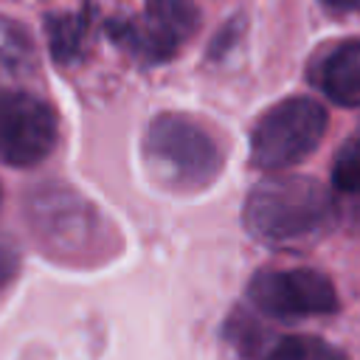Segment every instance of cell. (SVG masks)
<instances>
[{"instance_id": "7a4b0ae2", "label": "cell", "mask_w": 360, "mask_h": 360, "mask_svg": "<svg viewBox=\"0 0 360 360\" xmlns=\"http://www.w3.org/2000/svg\"><path fill=\"white\" fill-rule=\"evenodd\" d=\"M143 155L160 180H172L180 188L211 183L222 166L217 141L197 121L177 112H163L149 124Z\"/></svg>"}, {"instance_id": "277c9868", "label": "cell", "mask_w": 360, "mask_h": 360, "mask_svg": "<svg viewBox=\"0 0 360 360\" xmlns=\"http://www.w3.org/2000/svg\"><path fill=\"white\" fill-rule=\"evenodd\" d=\"M197 8L188 0H146L143 17L112 20L110 37L146 62H163L194 34Z\"/></svg>"}, {"instance_id": "52a82bcc", "label": "cell", "mask_w": 360, "mask_h": 360, "mask_svg": "<svg viewBox=\"0 0 360 360\" xmlns=\"http://www.w3.org/2000/svg\"><path fill=\"white\" fill-rule=\"evenodd\" d=\"M318 87L340 107H360V39L329 51L318 70Z\"/></svg>"}, {"instance_id": "8992f818", "label": "cell", "mask_w": 360, "mask_h": 360, "mask_svg": "<svg viewBox=\"0 0 360 360\" xmlns=\"http://www.w3.org/2000/svg\"><path fill=\"white\" fill-rule=\"evenodd\" d=\"M248 295L253 307L270 318H312L338 309V292L332 281L309 267L262 270L253 276Z\"/></svg>"}, {"instance_id": "30bf717a", "label": "cell", "mask_w": 360, "mask_h": 360, "mask_svg": "<svg viewBox=\"0 0 360 360\" xmlns=\"http://www.w3.org/2000/svg\"><path fill=\"white\" fill-rule=\"evenodd\" d=\"M332 186L340 191H360V127L335 152Z\"/></svg>"}, {"instance_id": "ba28073f", "label": "cell", "mask_w": 360, "mask_h": 360, "mask_svg": "<svg viewBox=\"0 0 360 360\" xmlns=\"http://www.w3.org/2000/svg\"><path fill=\"white\" fill-rule=\"evenodd\" d=\"M264 360H349V357L338 346L315 335H287L267 349Z\"/></svg>"}, {"instance_id": "6da1fadb", "label": "cell", "mask_w": 360, "mask_h": 360, "mask_svg": "<svg viewBox=\"0 0 360 360\" xmlns=\"http://www.w3.org/2000/svg\"><path fill=\"white\" fill-rule=\"evenodd\" d=\"M338 217L335 197L312 177H267L245 200V228L267 245H307Z\"/></svg>"}, {"instance_id": "9c48e42d", "label": "cell", "mask_w": 360, "mask_h": 360, "mask_svg": "<svg viewBox=\"0 0 360 360\" xmlns=\"http://www.w3.org/2000/svg\"><path fill=\"white\" fill-rule=\"evenodd\" d=\"M48 31H51V51L59 62H73L79 59V53L84 51V39H87V17H53L48 20Z\"/></svg>"}, {"instance_id": "5b68a950", "label": "cell", "mask_w": 360, "mask_h": 360, "mask_svg": "<svg viewBox=\"0 0 360 360\" xmlns=\"http://www.w3.org/2000/svg\"><path fill=\"white\" fill-rule=\"evenodd\" d=\"M56 112L25 90H0V160L37 166L56 146Z\"/></svg>"}, {"instance_id": "8fae6325", "label": "cell", "mask_w": 360, "mask_h": 360, "mask_svg": "<svg viewBox=\"0 0 360 360\" xmlns=\"http://www.w3.org/2000/svg\"><path fill=\"white\" fill-rule=\"evenodd\" d=\"M17 270H20V256L11 250V245L0 242V290L17 276Z\"/></svg>"}, {"instance_id": "7c38bea8", "label": "cell", "mask_w": 360, "mask_h": 360, "mask_svg": "<svg viewBox=\"0 0 360 360\" xmlns=\"http://www.w3.org/2000/svg\"><path fill=\"white\" fill-rule=\"evenodd\" d=\"M321 3L335 8V11H354V8H360V0H321Z\"/></svg>"}, {"instance_id": "3957f363", "label": "cell", "mask_w": 360, "mask_h": 360, "mask_svg": "<svg viewBox=\"0 0 360 360\" xmlns=\"http://www.w3.org/2000/svg\"><path fill=\"white\" fill-rule=\"evenodd\" d=\"M326 110L307 96H292L270 107L253 127L250 160L264 172H281L315 152L326 132Z\"/></svg>"}]
</instances>
